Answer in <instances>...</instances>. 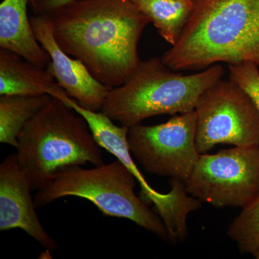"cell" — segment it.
Here are the masks:
<instances>
[{
    "mask_svg": "<svg viewBox=\"0 0 259 259\" xmlns=\"http://www.w3.org/2000/svg\"><path fill=\"white\" fill-rule=\"evenodd\" d=\"M47 16L59 47L110 90L141 64L138 44L151 20L131 0H75Z\"/></svg>",
    "mask_w": 259,
    "mask_h": 259,
    "instance_id": "obj_1",
    "label": "cell"
},
{
    "mask_svg": "<svg viewBox=\"0 0 259 259\" xmlns=\"http://www.w3.org/2000/svg\"><path fill=\"white\" fill-rule=\"evenodd\" d=\"M161 59L176 71L246 61L259 68V0H197L178 41Z\"/></svg>",
    "mask_w": 259,
    "mask_h": 259,
    "instance_id": "obj_2",
    "label": "cell"
},
{
    "mask_svg": "<svg viewBox=\"0 0 259 259\" xmlns=\"http://www.w3.org/2000/svg\"><path fill=\"white\" fill-rule=\"evenodd\" d=\"M16 149L32 191L41 190L66 167L104 163L101 147L87 120L52 96L19 135Z\"/></svg>",
    "mask_w": 259,
    "mask_h": 259,
    "instance_id": "obj_3",
    "label": "cell"
},
{
    "mask_svg": "<svg viewBox=\"0 0 259 259\" xmlns=\"http://www.w3.org/2000/svg\"><path fill=\"white\" fill-rule=\"evenodd\" d=\"M224 74L220 64L185 75L168 68L161 58L141 61L123 84L109 91L102 112L131 127L153 116L194 111L199 97Z\"/></svg>",
    "mask_w": 259,
    "mask_h": 259,
    "instance_id": "obj_4",
    "label": "cell"
},
{
    "mask_svg": "<svg viewBox=\"0 0 259 259\" xmlns=\"http://www.w3.org/2000/svg\"><path fill=\"white\" fill-rule=\"evenodd\" d=\"M136 177L118 160L85 169L79 166L62 168L33 200L37 209L68 196L93 202L102 214L125 218L162 239H168L161 218L134 192Z\"/></svg>",
    "mask_w": 259,
    "mask_h": 259,
    "instance_id": "obj_5",
    "label": "cell"
},
{
    "mask_svg": "<svg viewBox=\"0 0 259 259\" xmlns=\"http://www.w3.org/2000/svg\"><path fill=\"white\" fill-rule=\"evenodd\" d=\"M185 186L200 202L220 208H243L259 195V146L199 155Z\"/></svg>",
    "mask_w": 259,
    "mask_h": 259,
    "instance_id": "obj_6",
    "label": "cell"
},
{
    "mask_svg": "<svg viewBox=\"0 0 259 259\" xmlns=\"http://www.w3.org/2000/svg\"><path fill=\"white\" fill-rule=\"evenodd\" d=\"M196 146L200 154L218 144L259 146V113L244 90L231 79H221L199 97Z\"/></svg>",
    "mask_w": 259,
    "mask_h": 259,
    "instance_id": "obj_7",
    "label": "cell"
},
{
    "mask_svg": "<svg viewBox=\"0 0 259 259\" xmlns=\"http://www.w3.org/2000/svg\"><path fill=\"white\" fill-rule=\"evenodd\" d=\"M195 110L175 116L163 123L130 127V150L145 171L185 182L200 153L196 146Z\"/></svg>",
    "mask_w": 259,
    "mask_h": 259,
    "instance_id": "obj_8",
    "label": "cell"
},
{
    "mask_svg": "<svg viewBox=\"0 0 259 259\" xmlns=\"http://www.w3.org/2000/svg\"><path fill=\"white\" fill-rule=\"evenodd\" d=\"M37 41L50 56L47 69L71 98L93 112L102 111L110 89L99 82L79 60L72 59L56 42L52 23L47 15L30 18Z\"/></svg>",
    "mask_w": 259,
    "mask_h": 259,
    "instance_id": "obj_9",
    "label": "cell"
},
{
    "mask_svg": "<svg viewBox=\"0 0 259 259\" xmlns=\"http://www.w3.org/2000/svg\"><path fill=\"white\" fill-rule=\"evenodd\" d=\"M31 191L16 153L7 156L0 165V231L19 228L47 250H55L59 245L40 223Z\"/></svg>",
    "mask_w": 259,
    "mask_h": 259,
    "instance_id": "obj_10",
    "label": "cell"
},
{
    "mask_svg": "<svg viewBox=\"0 0 259 259\" xmlns=\"http://www.w3.org/2000/svg\"><path fill=\"white\" fill-rule=\"evenodd\" d=\"M47 94L62 100L66 105L82 116L88 122L94 139L99 146L114 155L132 172L141 187V199L148 205L154 204L156 209L161 208L168 199V193H161L155 190L145 180L136 166L127 140L130 127L115 125L112 119L102 111L93 112L80 106L78 102L71 98L57 83L51 85Z\"/></svg>",
    "mask_w": 259,
    "mask_h": 259,
    "instance_id": "obj_11",
    "label": "cell"
},
{
    "mask_svg": "<svg viewBox=\"0 0 259 259\" xmlns=\"http://www.w3.org/2000/svg\"><path fill=\"white\" fill-rule=\"evenodd\" d=\"M30 0H3L0 5V48L16 53L42 68L51 61L47 51L37 41L30 18Z\"/></svg>",
    "mask_w": 259,
    "mask_h": 259,
    "instance_id": "obj_12",
    "label": "cell"
},
{
    "mask_svg": "<svg viewBox=\"0 0 259 259\" xmlns=\"http://www.w3.org/2000/svg\"><path fill=\"white\" fill-rule=\"evenodd\" d=\"M47 68L25 60L16 53L0 48V95L38 96L47 94L54 82Z\"/></svg>",
    "mask_w": 259,
    "mask_h": 259,
    "instance_id": "obj_13",
    "label": "cell"
},
{
    "mask_svg": "<svg viewBox=\"0 0 259 259\" xmlns=\"http://www.w3.org/2000/svg\"><path fill=\"white\" fill-rule=\"evenodd\" d=\"M153 23L168 44L175 45L185 29L195 2L192 0H131Z\"/></svg>",
    "mask_w": 259,
    "mask_h": 259,
    "instance_id": "obj_14",
    "label": "cell"
},
{
    "mask_svg": "<svg viewBox=\"0 0 259 259\" xmlns=\"http://www.w3.org/2000/svg\"><path fill=\"white\" fill-rule=\"evenodd\" d=\"M51 95L0 97V143L18 146L25 125L50 101Z\"/></svg>",
    "mask_w": 259,
    "mask_h": 259,
    "instance_id": "obj_15",
    "label": "cell"
},
{
    "mask_svg": "<svg viewBox=\"0 0 259 259\" xmlns=\"http://www.w3.org/2000/svg\"><path fill=\"white\" fill-rule=\"evenodd\" d=\"M227 235L242 254L253 255L259 249V195L242 208L228 227Z\"/></svg>",
    "mask_w": 259,
    "mask_h": 259,
    "instance_id": "obj_16",
    "label": "cell"
},
{
    "mask_svg": "<svg viewBox=\"0 0 259 259\" xmlns=\"http://www.w3.org/2000/svg\"><path fill=\"white\" fill-rule=\"evenodd\" d=\"M229 79L238 83L249 95L259 113V68L255 63L246 61L228 65Z\"/></svg>",
    "mask_w": 259,
    "mask_h": 259,
    "instance_id": "obj_17",
    "label": "cell"
},
{
    "mask_svg": "<svg viewBox=\"0 0 259 259\" xmlns=\"http://www.w3.org/2000/svg\"><path fill=\"white\" fill-rule=\"evenodd\" d=\"M75 0H30L29 5L34 15H49Z\"/></svg>",
    "mask_w": 259,
    "mask_h": 259,
    "instance_id": "obj_18",
    "label": "cell"
},
{
    "mask_svg": "<svg viewBox=\"0 0 259 259\" xmlns=\"http://www.w3.org/2000/svg\"><path fill=\"white\" fill-rule=\"evenodd\" d=\"M256 259H259V249L253 255Z\"/></svg>",
    "mask_w": 259,
    "mask_h": 259,
    "instance_id": "obj_19",
    "label": "cell"
},
{
    "mask_svg": "<svg viewBox=\"0 0 259 259\" xmlns=\"http://www.w3.org/2000/svg\"><path fill=\"white\" fill-rule=\"evenodd\" d=\"M192 1L195 2L196 3V1H197V0H192Z\"/></svg>",
    "mask_w": 259,
    "mask_h": 259,
    "instance_id": "obj_20",
    "label": "cell"
}]
</instances>
